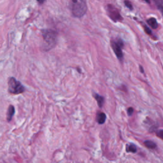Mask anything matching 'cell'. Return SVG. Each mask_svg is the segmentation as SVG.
<instances>
[{
    "instance_id": "10",
    "label": "cell",
    "mask_w": 163,
    "mask_h": 163,
    "mask_svg": "<svg viewBox=\"0 0 163 163\" xmlns=\"http://www.w3.org/2000/svg\"><path fill=\"white\" fill-rule=\"evenodd\" d=\"M126 152H132V153H136L137 152V147L134 144L131 143L129 145H127L126 146Z\"/></svg>"
},
{
    "instance_id": "17",
    "label": "cell",
    "mask_w": 163,
    "mask_h": 163,
    "mask_svg": "<svg viewBox=\"0 0 163 163\" xmlns=\"http://www.w3.org/2000/svg\"><path fill=\"white\" fill-rule=\"evenodd\" d=\"M37 1H38L40 4H42V3H43L45 2V0H37Z\"/></svg>"
},
{
    "instance_id": "8",
    "label": "cell",
    "mask_w": 163,
    "mask_h": 163,
    "mask_svg": "<svg viewBox=\"0 0 163 163\" xmlns=\"http://www.w3.org/2000/svg\"><path fill=\"white\" fill-rule=\"evenodd\" d=\"M94 97L95 99L96 100V101L98 102V105L99 107L102 108L103 106L104 101H105V99H104V98L103 96H100V95H99L98 94H94Z\"/></svg>"
},
{
    "instance_id": "5",
    "label": "cell",
    "mask_w": 163,
    "mask_h": 163,
    "mask_svg": "<svg viewBox=\"0 0 163 163\" xmlns=\"http://www.w3.org/2000/svg\"><path fill=\"white\" fill-rule=\"evenodd\" d=\"M107 11L108 15L110 16V17L114 21L117 22L121 21L122 19L118 10L113 5H108Z\"/></svg>"
},
{
    "instance_id": "11",
    "label": "cell",
    "mask_w": 163,
    "mask_h": 163,
    "mask_svg": "<svg viewBox=\"0 0 163 163\" xmlns=\"http://www.w3.org/2000/svg\"><path fill=\"white\" fill-rule=\"evenodd\" d=\"M144 145L145 146L149 149H154L157 147V145L154 142L152 141H150V140H148V141L145 142Z\"/></svg>"
},
{
    "instance_id": "14",
    "label": "cell",
    "mask_w": 163,
    "mask_h": 163,
    "mask_svg": "<svg viewBox=\"0 0 163 163\" xmlns=\"http://www.w3.org/2000/svg\"><path fill=\"white\" fill-rule=\"evenodd\" d=\"M156 134H157V136H158V137H159L160 138H162V137H163V131H162V129L158 131Z\"/></svg>"
},
{
    "instance_id": "1",
    "label": "cell",
    "mask_w": 163,
    "mask_h": 163,
    "mask_svg": "<svg viewBox=\"0 0 163 163\" xmlns=\"http://www.w3.org/2000/svg\"><path fill=\"white\" fill-rule=\"evenodd\" d=\"M72 14L75 17H83L87 12V4L85 0H70Z\"/></svg>"
},
{
    "instance_id": "2",
    "label": "cell",
    "mask_w": 163,
    "mask_h": 163,
    "mask_svg": "<svg viewBox=\"0 0 163 163\" xmlns=\"http://www.w3.org/2000/svg\"><path fill=\"white\" fill-rule=\"evenodd\" d=\"M42 35L46 47L51 49L55 46L57 40V33L52 29H45L42 31Z\"/></svg>"
},
{
    "instance_id": "12",
    "label": "cell",
    "mask_w": 163,
    "mask_h": 163,
    "mask_svg": "<svg viewBox=\"0 0 163 163\" xmlns=\"http://www.w3.org/2000/svg\"><path fill=\"white\" fill-rule=\"evenodd\" d=\"M154 1L156 2L157 7L159 8L160 10L162 11V0H154Z\"/></svg>"
},
{
    "instance_id": "16",
    "label": "cell",
    "mask_w": 163,
    "mask_h": 163,
    "mask_svg": "<svg viewBox=\"0 0 163 163\" xmlns=\"http://www.w3.org/2000/svg\"><path fill=\"white\" fill-rule=\"evenodd\" d=\"M133 111H134V110H133V108H131V107L129 108L128 109V115L129 116L132 115L133 114Z\"/></svg>"
},
{
    "instance_id": "19",
    "label": "cell",
    "mask_w": 163,
    "mask_h": 163,
    "mask_svg": "<svg viewBox=\"0 0 163 163\" xmlns=\"http://www.w3.org/2000/svg\"><path fill=\"white\" fill-rule=\"evenodd\" d=\"M144 1H146V2L148 3H150V0H144Z\"/></svg>"
},
{
    "instance_id": "3",
    "label": "cell",
    "mask_w": 163,
    "mask_h": 163,
    "mask_svg": "<svg viewBox=\"0 0 163 163\" xmlns=\"http://www.w3.org/2000/svg\"><path fill=\"white\" fill-rule=\"evenodd\" d=\"M25 88L19 81L11 77L8 80V91L13 94H19L24 93Z\"/></svg>"
},
{
    "instance_id": "15",
    "label": "cell",
    "mask_w": 163,
    "mask_h": 163,
    "mask_svg": "<svg viewBox=\"0 0 163 163\" xmlns=\"http://www.w3.org/2000/svg\"><path fill=\"white\" fill-rule=\"evenodd\" d=\"M144 29H145V32L148 34V35H151L152 34V32H151V30L149 29L147 26H146L145 25H144Z\"/></svg>"
},
{
    "instance_id": "6",
    "label": "cell",
    "mask_w": 163,
    "mask_h": 163,
    "mask_svg": "<svg viewBox=\"0 0 163 163\" xmlns=\"http://www.w3.org/2000/svg\"><path fill=\"white\" fill-rule=\"evenodd\" d=\"M106 119V115L103 112L99 113L96 117V120L99 124H103L105 122Z\"/></svg>"
},
{
    "instance_id": "4",
    "label": "cell",
    "mask_w": 163,
    "mask_h": 163,
    "mask_svg": "<svg viewBox=\"0 0 163 163\" xmlns=\"http://www.w3.org/2000/svg\"><path fill=\"white\" fill-rule=\"evenodd\" d=\"M111 45L117 57L120 61H122L123 59V52H122V48L124 47L123 41L120 39H117L116 41L112 40Z\"/></svg>"
},
{
    "instance_id": "7",
    "label": "cell",
    "mask_w": 163,
    "mask_h": 163,
    "mask_svg": "<svg viewBox=\"0 0 163 163\" xmlns=\"http://www.w3.org/2000/svg\"><path fill=\"white\" fill-rule=\"evenodd\" d=\"M15 114V108L13 106L10 105L9 106L8 111H7V119L8 122L11 121L13 116Z\"/></svg>"
},
{
    "instance_id": "13",
    "label": "cell",
    "mask_w": 163,
    "mask_h": 163,
    "mask_svg": "<svg viewBox=\"0 0 163 163\" xmlns=\"http://www.w3.org/2000/svg\"><path fill=\"white\" fill-rule=\"evenodd\" d=\"M124 3H125V5L127 7H128V8H129L130 10H133V5H132V4H131L130 3V1H125Z\"/></svg>"
},
{
    "instance_id": "9",
    "label": "cell",
    "mask_w": 163,
    "mask_h": 163,
    "mask_svg": "<svg viewBox=\"0 0 163 163\" xmlns=\"http://www.w3.org/2000/svg\"><path fill=\"white\" fill-rule=\"evenodd\" d=\"M147 23L153 29H156L158 27V24L155 18H151L147 20Z\"/></svg>"
},
{
    "instance_id": "18",
    "label": "cell",
    "mask_w": 163,
    "mask_h": 163,
    "mask_svg": "<svg viewBox=\"0 0 163 163\" xmlns=\"http://www.w3.org/2000/svg\"><path fill=\"white\" fill-rule=\"evenodd\" d=\"M140 70H141V72H142V73H144V70H143V67H142V66H140Z\"/></svg>"
}]
</instances>
